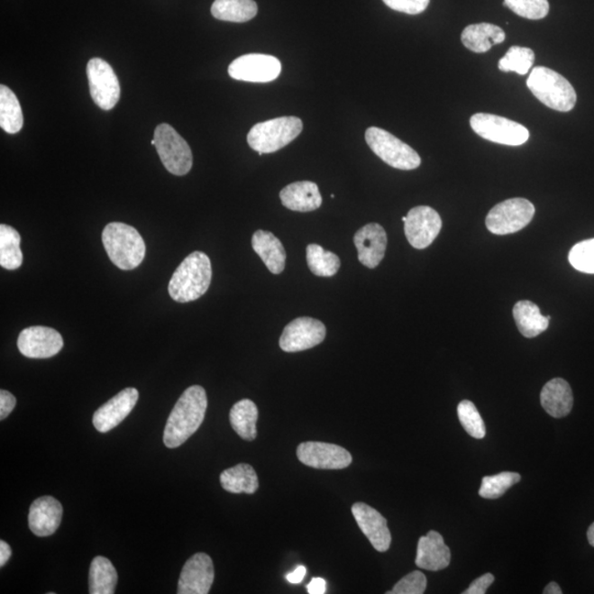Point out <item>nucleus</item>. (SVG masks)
Wrapping results in <instances>:
<instances>
[{"instance_id": "obj_1", "label": "nucleus", "mask_w": 594, "mask_h": 594, "mask_svg": "<svg viewBox=\"0 0 594 594\" xmlns=\"http://www.w3.org/2000/svg\"><path fill=\"white\" fill-rule=\"evenodd\" d=\"M207 406V394L204 388H187L169 414L164 429V445L168 448L183 445L201 427Z\"/></svg>"}, {"instance_id": "obj_2", "label": "nucleus", "mask_w": 594, "mask_h": 594, "mask_svg": "<svg viewBox=\"0 0 594 594\" xmlns=\"http://www.w3.org/2000/svg\"><path fill=\"white\" fill-rule=\"evenodd\" d=\"M212 276V262L206 253L188 254L169 279V297L178 303L196 301L208 291Z\"/></svg>"}, {"instance_id": "obj_3", "label": "nucleus", "mask_w": 594, "mask_h": 594, "mask_svg": "<svg viewBox=\"0 0 594 594\" xmlns=\"http://www.w3.org/2000/svg\"><path fill=\"white\" fill-rule=\"evenodd\" d=\"M105 251L119 269L131 271L146 257V243L136 228L123 223H111L102 234Z\"/></svg>"}, {"instance_id": "obj_4", "label": "nucleus", "mask_w": 594, "mask_h": 594, "mask_svg": "<svg viewBox=\"0 0 594 594\" xmlns=\"http://www.w3.org/2000/svg\"><path fill=\"white\" fill-rule=\"evenodd\" d=\"M526 85L539 102L553 111L568 113L576 106L575 88L562 75L551 69L534 68L529 74Z\"/></svg>"}, {"instance_id": "obj_5", "label": "nucleus", "mask_w": 594, "mask_h": 594, "mask_svg": "<svg viewBox=\"0 0 594 594\" xmlns=\"http://www.w3.org/2000/svg\"><path fill=\"white\" fill-rule=\"evenodd\" d=\"M303 131V122L297 117H279L254 124L248 133V143L261 154L279 151L296 140Z\"/></svg>"}, {"instance_id": "obj_6", "label": "nucleus", "mask_w": 594, "mask_h": 594, "mask_svg": "<svg viewBox=\"0 0 594 594\" xmlns=\"http://www.w3.org/2000/svg\"><path fill=\"white\" fill-rule=\"evenodd\" d=\"M366 142L376 156L394 169L411 171L421 166L422 160L416 150L381 128H368Z\"/></svg>"}, {"instance_id": "obj_7", "label": "nucleus", "mask_w": 594, "mask_h": 594, "mask_svg": "<svg viewBox=\"0 0 594 594\" xmlns=\"http://www.w3.org/2000/svg\"><path fill=\"white\" fill-rule=\"evenodd\" d=\"M154 140L160 159L168 171L174 176L183 177L191 171L193 154L186 139L179 136L176 129L161 123L154 132Z\"/></svg>"}, {"instance_id": "obj_8", "label": "nucleus", "mask_w": 594, "mask_h": 594, "mask_svg": "<svg viewBox=\"0 0 594 594\" xmlns=\"http://www.w3.org/2000/svg\"><path fill=\"white\" fill-rule=\"evenodd\" d=\"M534 215L535 207L527 199H507L489 212L486 224L489 232L504 236L522 231L532 222Z\"/></svg>"}, {"instance_id": "obj_9", "label": "nucleus", "mask_w": 594, "mask_h": 594, "mask_svg": "<svg viewBox=\"0 0 594 594\" xmlns=\"http://www.w3.org/2000/svg\"><path fill=\"white\" fill-rule=\"evenodd\" d=\"M472 131L489 142L517 147L528 142L529 132L523 124L492 114H476L471 118Z\"/></svg>"}, {"instance_id": "obj_10", "label": "nucleus", "mask_w": 594, "mask_h": 594, "mask_svg": "<svg viewBox=\"0 0 594 594\" xmlns=\"http://www.w3.org/2000/svg\"><path fill=\"white\" fill-rule=\"evenodd\" d=\"M87 73L93 101L104 111H112L121 98V85L116 73L99 58L89 59Z\"/></svg>"}, {"instance_id": "obj_11", "label": "nucleus", "mask_w": 594, "mask_h": 594, "mask_svg": "<svg viewBox=\"0 0 594 594\" xmlns=\"http://www.w3.org/2000/svg\"><path fill=\"white\" fill-rule=\"evenodd\" d=\"M281 69V62L276 57L251 53L234 59L228 74L237 81L269 83L279 78Z\"/></svg>"}, {"instance_id": "obj_12", "label": "nucleus", "mask_w": 594, "mask_h": 594, "mask_svg": "<svg viewBox=\"0 0 594 594\" xmlns=\"http://www.w3.org/2000/svg\"><path fill=\"white\" fill-rule=\"evenodd\" d=\"M402 219L407 241L416 249L431 246L442 231V218L432 207H414Z\"/></svg>"}, {"instance_id": "obj_13", "label": "nucleus", "mask_w": 594, "mask_h": 594, "mask_svg": "<svg viewBox=\"0 0 594 594\" xmlns=\"http://www.w3.org/2000/svg\"><path fill=\"white\" fill-rule=\"evenodd\" d=\"M326 337V327L312 317H298L288 324L279 338V347L286 352H299L318 346Z\"/></svg>"}, {"instance_id": "obj_14", "label": "nucleus", "mask_w": 594, "mask_h": 594, "mask_svg": "<svg viewBox=\"0 0 594 594\" xmlns=\"http://www.w3.org/2000/svg\"><path fill=\"white\" fill-rule=\"evenodd\" d=\"M297 455L306 466L327 471H339L352 462V453L347 449L322 442L302 443L297 447Z\"/></svg>"}, {"instance_id": "obj_15", "label": "nucleus", "mask_w": 594, "mask_h": 594, "mask_svg": "<svg viewBox=\"0 0 594 594\" xmlns=\"http://www.w3.org/2000/svg\"><path fill=\"white\" fill-rule=\"evenodd\" d=\"M63 338L56 329L47 326H32L20 333L17 342L19 352L24 357L47 359L56 356L63 348Z\"/></svg>"}, {"instance_id": "obj_16", "label": "nucleus", "mask_w": 594, "mask_h": 594, "mask_svg": "<svg viewBox=\"0 0 594 594\" xmlns=\"http://www.w3.org/2000/svg\"><path fill=\"white\" fill-rule=\"evenodd\" d=\"M215 569L212 558L197 553L188 559L179 576L178 594H207L214 583Z\"/></svg>"}, {"instance_id": "obj_17", "label": "nucleus", "mask_w": 594, "mask_h": 594, "mask_svg": "<svg viewBox=\"0 0 594 594\" xmlns=\"http://www.w3.org/2000/svg\"><path fill=\"white\" fill-rule=\"evenodd\" d=\"M352 512L358 526L361 527L373 548L379 553L388 551L392 536L386 517H383L376 508L362 502L354 503Z\"/></svg>"}, {"instance_id": "obj_18", "label": "nucleus", "mask_w": 594, "mask_h": 594, "mask_svg": "<svg viewBox=\"0 0 594 594\" xmlns=\"http://www.w3.org/2000/svg\"><path fill=\"white\" fill-rule=\"evenodd\" d=\"M137 388H127L99 407L93 416V424L99 433H108L117 427L137 406Z\"/></svg>"}, {"instance_id": "obj_19", "label": "nucleus", "mask_w": 594, "mask_h": 594, "mask_svg": "<svg viewBox=\"0 0 594 594\" xmlns=\"http://www.w3.org/2000/svg\"><path fill=\"white\" fill-rule=\"evenodd\" d=\"M358 259L364 267L376 269L386 256L388 237L381 224H368L359 229L353 237Z\"/></svg>"}, {"instance_id": "obj_20", "label": "nucleus", "mask_w": 594, "mask_h": 594, "mask_svg": "<svg viewBox=\"0 0 594 594\" xmlns=\"http://www.w3.org/2000/svg\"><path fill=\"white\" fill-rule=\"evenodd\" d=\"M62 516V504L57 498H39L30 507L29 527L39 537L52 535L61 524Z\"/></svg>"}, {"instance_id": "obj_21", "label": "nucleus", "mask_w": 594, "mask_h": 594, "mask_svg": "<svg viewBox=\"0 0 594 594\" xmlns=\"http://www.w3.org/2000/svg\"><path fill=\"white\" fill-rule=\"evenodd\" d=\"M451 559V549L438 532L431 531L419 538L416 559L418 568L429 571H443L449 566Z\"/></svg>"}, {"instance_id": "obj_22", "label": "nucleus", "mask_w": 594, "mask_h": 594, "mask_svg": "<svg viewBox=\"0 0 594 594\" xmlns=\"http://www.w3.org/2000/svg\"><path fill=\"white\" fill-rule=\"evenodd\" d=\"M284 207L294 212H313L322 206L323 198L316 183L302 181L289 184L279 193Z\"/></svg>"}, {"instance_id": "obj_23", "label": "nucleus", "mask_w": 594, "mask_h": 594, "mask_svg": "<svg viewBox=\"0 0 594 594\" xmlns=\"http://www.w3.org/2000/svg\"><path fill=\"white\" fill-rule=\"evenodd\" d=\"M542 407L555 418H562L571 412L573 396L571 386L562 378L553 379L544 386L541 393Z\"/></svg>"}, {"instance_id": "obj_24", "label": "nucleus", "mask_w": 594, "mask_h": 594, "mask_svg": "<svg viewBox=\"0 0 594 594\" xmlns=\"http://www.w3.org/2000/svg\"><path fill=\"white\" fill-rule=\"evenodd\" d=\"M252 248L262 259L270 272L281 274L286 269L287 252L272 233L257 231L252 236Z\"/></svg>"}, {"instance_id": "obj_25", "label": "nucleus", "mask_w": 594, "mask_h": 594, "mask_svg": "<svg viewBox=\"0 0 594 594\" xmlns=\"http://www.w3.org/2000/svg\"><path fill=\"white\" fill-rule=\"evenodd\" d=\"M504 40H506V32L496 24L487 23L471 24L464 28L461 33L463 46L474 53L488 52Z\"/></svg>"}, {"instance_id": "obj_26", "label": "nucleus", "mask_w": 594, "mask_h": 594, "mask_svg": "<svg viewBox=\"0 0 594 594\" xmlns=\"http://www.w3.org/2000/svg\"><path fill=\"white\" fill-rule=\"evenodd\" d=\"M513 316L518 331L526 338L539 336L546 331L551 321V316L542 315L536 304L529 301L517 302L513 308Z\"/></svg>"}, {"instance_id": "obj_27", "label": "nucleus", "mask_w": 594, "mask_h": 594, "mask_svg": "<svg viewBox=\"0 0 594 594\" xmlns=\"http://www.w3.org/2000/svg\"><path fill=\"white\" fill-rule=\"evenodd\" d=\"M224 490L234 494H253L258 490L259 480L256 471L247 463H239L221 474Z\"/></svg>"}, {"instance_id": "obj_28", "label": "nucleus", "mask_w": 594, "mask_h": 594, "mask_svg": "<svg viewBox=\"0 0 594 594\" xmlns=\"http://www.w3.org/2000/svg\"><path fill=\"white\" fill-rule=\"evenodd\" d=\"M258 416L256 404L251 399L244 398L234 404L229 418L233 431L244 441L251 442L257 438Z\"/></svg>"}, {"instance_id": "obj_29", "label": "nucleus", "mask_w": 594, "mask_h": 594, "mask_svg": "<svg viewBox=\"0 0 594 594\" xmlns=\"http://www.w3.org/2000/svg\"><path fill=\"white\" fill-rule=\"evenodd\" d=\"M212 14L218 20L229 23H247L258 14L254 0H215Z\"/></svg>"}, {"instance_id": "obj_30", "label": "nucleus", "mask_w": 594, "mask_h": 594, "mask_svg": "<svg viewBox=\"0 0 594 594\" xmlns=\"http://www.w3.org/2000/svg\"><path fill=\"white\" fill-rule=\"evenodd\" d=\"M117 582V571L112 562L106 557H95L89 569V593L113 594Z\"/></svg>"}, {"instance_id": "obj_31", "label": "nucleus", "mask_w": 594, "mask_h": 594, "mask_svg": "<svg viewBox=\"0 0 594 594\" xmlns=\"http://www.w3.org/2000/svg\"><path fill=\"white\" fill-rule=\"evenodd\" d=\"M0 126L8 133H17L23 126L22 106L12 89L0 87Z\"/></svg>"}, {"instance_id": "obj_32", "label": "nucleus", "mask_w": 594, "mask_h": 594, "mask_svg": "<svg viewBox=\"0 0 594 594\" xmlns=\"http://www.w3.org/2000/svg\"><path fill=\"white\" fill-rule=\"evenodd\" d=\"M20 243L22 237L16 229L0 224V266L10 271L22 267L23 254Z\"/></svg>"}, {"instance_id": "obj_33", "label": "nucleus", "mask_w": 594, "mask_h": 594, "mask_svg": "<svg viewBox=\"0 0 594 594\" xmlns=\"http://www.w3.org/2000/svg\"><path fill=\"white\" fill-rule=\"evenodd\" d=\"M307 266L313 274L322 278H332L341 269V259L331 251H326L319 244H308L306 248Z\"/></svg>"}, {"instance_id": "obj_34", "label": "nucleus", "mask_w": 594, "mask_h": 594, "mask_svg": "<svg viewBox=\"0 0 594 594\" xmlns=\"http://www.w3.org/2000/svg\"><path fill=\"white\" fill-rule=\"evenodd\" d=\"M534 61H535V53L532 49L514 46L498 61V69L506 73L516 72L525 75L532 69Z\"/></svg>"}, {"instance_id": "obj_35", "label": "nucleus", "mask_w": 594, "mask_h": 594, "mask_svg": "<svg viewBox=\"0 0 594 594\" xmlns=\"http://www.w3.org/2000/svg\"><path fill=\"white\" fill-rule=\"evenodd\" d=\"M521 481V474L516 472H501L496 476L484 477L479 496L488 500H496V498L504 496L508 489L514 484Z\"/></svg>"}, {"instance_id": "obj_36", "label": "nucleus", "mask_w": 594, "mask_h": 594, "mask_svg": "<svg viewBox=\"0 0 594 594\" xmlns=\"http://www.w3.org/2000/svg\"><path fill=\"white\" fill-rule=\"evenodd\" d=\"M457 412L459 421L469 435L476 439L486 437V426H484L483 419L471 401L464 399L459 403Z\"/></svg>"}, {"instance_id": "obj_37", "label": "nucleus", "mask_w": 594, "mask_h": 594, "mask_svg": "<svg viewBox=\"0 0 594 594\" xmlns=\"http://www.w3.org/2000/svg\"><path fill=\"white\" fill-rule=\"evenodd\" d=\"M504 6L529 20L545 18L549 13L548 0H504Z\"/></svg>"}, {"instance_id": "obj_38", "label": "nucleus", "mask_w": 594, "mask_h": 594, "mask_svg": "<svg viewBox=\"0 0 594 594\" xmlns=\"http://www.w3.org/2000/svg\"><path fill=\"white\" fill-rule=\"evenodd\" d=\"M569 262L583 273H594V239L576 244L569 253Z\"/></svg>"}, {"instance_id": "obj_39", "label": "nucleus", "mask_w": 594, "mask_h": 594, "mask_svg": "<svg viewBox=\"0 0 594 594\" xmlns=\"http://www.w3.org/2000/svg\"><path fill=\"white\" fill-rule=\"evenodd\" d=\"M427 588V579L421 571L408 573L388 594H423Z\"/></svg>"}, {"instance_id": "obj_40", "label": "nucleus", "mask_w": 594, "mask_h": 594, "mask_svg": "<svg viewBox=\"0 0 594 594\" xmlns=\"http://www.w3.org/2000/svg\"><path fill=\"white\" fill-rule=\"evenodd\" d=\"M429 2L431 0H383L388 7L407 14H418L425 12Z\"/></svg>"}, {"instance_id": "obj_41", "label": "nucleus", "mask_w": 594, "mask_h": 594, "mask_svg": "<svg viewBox=\"0 0 594 594\" xmlns=\"http://www.w3.org/2000/svg\"><path fill=\"white\" fill-rule=\"evenodd\" d=\"M493 582L494 576L492 573H486V575L479 577L476 580L472 581L471 585L469 586L463 594H484Z\"/></svg>"}, {"instance_id": "obj_42", "label": "nucleus", "mask_w": 594, "mask_h": 594, "mask_svg": "<svg viewBox=\"0 0 594 594\" xmlns=\"http://www.w3.org/2000/svg\"><path fill=\"white\" fill-rule=\"evenodd\" d=\"M16 402V398L12 393L6 390L0 391V419L2 421L7 418L9 414L14 411Z\"/></svg>"}, {"instance_id": "obj_43", "label": "nucleus", "mask_w": 594, "mask_h": 594, "mask_svg": "<svg viewBox=\"0 0 594 594\" xmlns=\"http://www.w3.org/2000/svg\"><path fill=\"white\" fill-rule=\"evenodd\" d=\"M309 594H324L326 592V581L323 578H314L307 585Z\"/></svg>"}, {"instance_id": "obj_44", "label": "nucleus", "mask_w": 594, "mask_h": 594, "mask_svg": "<svg viewBox=\"0 0 594 594\" xmlns=\"http://www.w3.org/2000/svg\"><path fill=\"white\" fill-rule=\"evenodd\" d=\"M306 576V567L298 566L296 571L289 572L287 575V580L291 583H301L303 579Z\"/></svg>"}, {"instance_id": "obj_45", "label": "nucleus", "mask_w": 594, "mask_h": 594, "mask_svg": "<svg viewBox=\"0 0 594 594\" xmlns=\"http://www.w3.org/2000/svg\"><path fill=\"white\" fill-rule=\"evenodd\" d=\"M12 548L5 541H0V567L6 565L10 557H12Z\"/></svg>"}, {"instance_id": "obj_46", "label": "nucleus", "mask_w": 594, "mask_h": 594, "mask_svg": "<svg viewBox=\"0 0 594 594\" xmlns=\"http://www.w3.org/2000/svg\"><path fill=\"white\" fill-rule=\"evenodd\" d=\"M544 593L545 594H562V588L558 586V583L555 581H553L549 583V585L544 589Z\"/></svg>"}, {"instance_id": "obj_47", "label": "nucleus", "mask_w": 594, "mask_h": 594, "mask_svg": "<svg viewBox=\"0 0 594 594\" xmlns=\"http://www.w3.org/2000/svg\"><path fill=\"white\" fill-rule=\"evenodd\" d=\"M587 537L589 544L594 547V523L588 528Z\"/></svg>"}, {"instance_id": "obj_48", "label": "nucleus", "mask_w": 594, "mask_h": 594, "mask_svg": "<svg viewBox=\"0 0 594 594\" xmlns=\"http://www.w3.org/2000/svg\"><path fill=\"white\" fill-rule=\"evenodd\" d=\"M151 143H152L153 146H154V144H156V140L153 139L152 142H151Z\"/></svg>"}]
</instances>
